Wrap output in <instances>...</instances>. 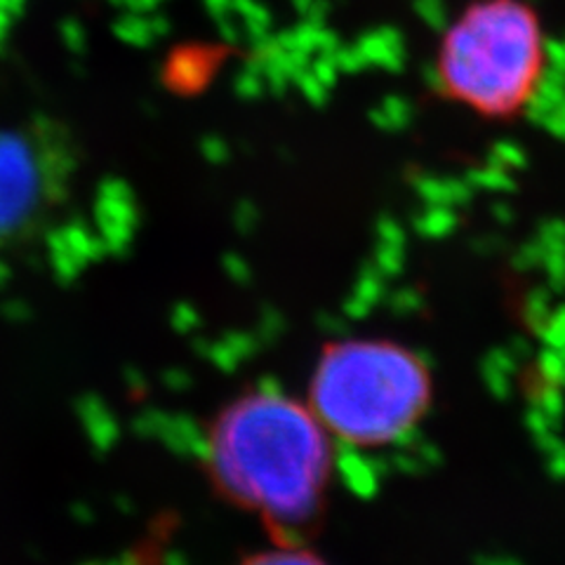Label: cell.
I'll use <instances>...</instances> for the list:
<instances>
[{"mask_svg": "<svg viewBox=\"0 0 565 565\" xmlns=\"http://www.w3.org/2000/svg\"><path fill=\"white\" fill-rule=\"evenodd\" d=\"M328 431L297 401L255 392L228 403L207 436V469L228 500L297 542L321 514Z\"/></svg>", "mask_w": 565, "mask_h": 565, "instance_id": "6da1fadb", "label": "cell"}, {"mask_svg": "<svg viewBox=\"0 0 565 565\" xmlns=\"http://www.w3.org/2000/svg\"><path fill=\"white\" fill-rule=\"evenodd\" d=\"M431 398L429 373L392 342L351 340L326 349L311 382V413L326 431L380 446L415 427Z\"/></svg>", "mask_w": 565, "mask_h": 565, "instance_id": "7a4b0ae2", "label": "cell"}, {"mask_svg": "<svg viewBox=\"0 0 565 565\" xmlns=\"http://www.w3.org/2000/svg\"><path fill=\"white\" fill-rule=\"evenodd\" d=\"M537 17L521 0H481L448 31L438 55L446 90L486 116L523 109L542 76Z\"/></svg>", "mask_w": 565, "mask_h": 565, "instance_id": "3957f363", "label": "cell"}, {"mask_svg": "<svg viewBox=\"0 0 565 565\" xmlns=\"http://www.w3.org/2000/svg\"><path fill=\"white\" fill-rule=\"evenodd\" d=\"M241 565H326V563L309 552H302L292 544H286V546H278V550H274V552L250 556Z\"/></svg>", "mask_w": 565, "mask_h": 565, "instance_id": "277c9868", "label": "cell"}]
</instances>
